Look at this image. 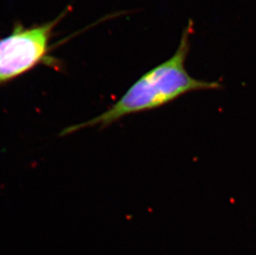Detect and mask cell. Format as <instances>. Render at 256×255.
Listing matches in <instances>:
<instances>
[{
    "label": "cell",
    "mask_w": 256,
    "mask_h": 255,
    "mask_svg": "<svg viewBox=\"0 0 256 255\" xmlns=\"http://www.w3.org/2000/svg\"><path fill=\"white\" fill-rule=\"evenodd\" d=\"M194 32V22L189 20L178 46L171 58L144 74L104 113L90 120L66 128L60 134L68 135L97 126L107 127L126 116L160 108L191 92L222 89L220 82L196 79L186 70V62Z\"/></svg>",
    "instance_id": "6da1fadb"
},
{
    "label": "cell",
    "mask_w": 256,
    "mask_h": 255,
    "mask_svg": "<svg viewBox=\"0 0 256 255\" xmlns=\"http://www.w3.org/2000/svg\"><path fill=\"white\" fill-rule=\"evenodd\" d=\"M58 21L24 28L18 25L0 39V86L24 75L45 60Z\"/></svg>",
    "instance_id": "7a4b0ae2"
}]
</instances>
